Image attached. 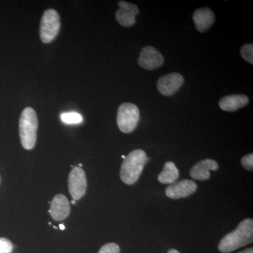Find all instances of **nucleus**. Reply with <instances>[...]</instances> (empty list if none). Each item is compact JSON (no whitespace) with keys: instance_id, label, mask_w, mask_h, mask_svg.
<instances>
[{"instance_id":"39448f33","label":"nucleus","mask_w":253,"mask_h":253,"mask_svg":"<svg viewBox=\"0 0 253 253\" xmlns=\"http://www.w3.org/2000/svg\"><path fill=\"white\" fill-rule=\"evenodd\" d=\"M61 28L59 14L56 10H46L42 16L40 37L43 43L48 44L56 39Z\"/></svg>"},{"instance_id":"2eb2a0df","label":"nucleus","mask_w":253,"mask_h":253,"mask_svg":"<svg viewBox=\"0 0 253 253\" xmlns=\"http://www.w3.org/2000/svg\"><path fill=\"white\" fill-rule=\"evenodd\" d=\"M116 18L118 23L124 27H131L136 23L135 15L125 10L118 9L116 12Z\"/></svg>"},{"instance_id":"393cba45","label":"nucleus","mask_w":253,"mask_h":253,"mask_svg":"<svg viewBox=\"0 0 253 253\" xmlns=\"http://www.w3.org/2000/svg\"><path fill=\"white\" fill-rule=\"evenodd\" d=\"M71 204H76V201H75V200H73V201H71Z\"/></svg>"},{"instance_id":"ddd939ff","label":"nucleus","mask_w":253,"mask_h":253,"mask_svg":"<svg viewBox=\"0 0 253 253\" xmlns=\"http://www.w3.org/2000/svg\"><path fill=\"white\" fill-rule=\"evenodd\" d=\"M249 102V99L246 95L232 94L221 98L219 101V106L222 111L234 112L247 106Z\"/></svg>"},{"instance_id":"f8f14e48","label":"nucleus","mask_w":253,"mask_h":253,"mask_svg":"<svg viewBox=\"0 0 253 253\" xmlns=\"http://www.w3.org/2000/svg\"><path fill=\"white\" fill-rule=\"evenodd\" d=\"M219 169V165L214 160L206 159L200 161L191 168L190 176L197 180H207L211 177V171H216Z\"/></svg>"},{"instance_id":"412c9836","label":"nucleus","mask_w":253,"mask_h":253,"mask_svg":"<svg viewBox=\"0 0 253 253\" xmlns=\"http://www.w3.org/2000/svg\"><path fill=\"white\" fill-rule=\"evenodd\" d=\"M241 165L247 170H253V154H249L241 158Z\"/></svg>"},{"instance_id":"4468645a","label":"nucleus","mask_w":253,"mask_h":253,"mask_svg":"<svg viewBox=\"0 0 253 253\" xmlns=\"http://www.w3.org/2000/svg\"><path fill=\"white\" fill-rule=\"evenodd\" d=\"M179 172L174 163L169 161L165 164L164 168L161 174L158 175V179L161 184H173L176 182L179 178Z\"/></svg>"},{"instance_id":"4be33fe9","label":"nucleus","mask_w":253,"mask_h":253,"mask_svg":"<svg viewBox=\"0 0 253 253\" xmlns=\"http://www.w3.org/2000/svg\"><path fill=\"white\" fill-rule=\"evenodd\" d=\"M238 253H253V248H250V249L244 250V251H241V252Z\"/></svg>"},{"instance_id":"9b49d317","label":"nucleus","mask_w":253,"mask_h":253,"mask_svg":"<svg viewBox=\"0 0 253 253\" xmlns=\"http://www.w3.org/2000/svg\"><path fill=\"white\" fill-rule=\"evenodd\" d=\"M193 21L197 31L200 33H205L212 27L215 21V16L210 8H199L193 14Z\"/></svg>"},{"instance_id":"9d476101","label":"nucleus","mask_w":253,"mask_h":253,"mask_svg":"<svg viewBox=\"0 0 253 253\" xmlns=\"http://www.w3.org/2000/svg\"><path fill=\"white\" fill-rule=\"evenodd\" d=\"M71 211L69 201L66 196L57 194L54 196L51 203L49 213L56 221H62L68 217Z\"/></svg>"},{"instance_id":"a878e982","label":"nucleus","mask_w":253,"mask_h":253,"mask_svg":"<svg viewBox=\"0 0 253 253\" xmlns=\"http://www.w3.org/2000/svg\"><path fill=\"white\" fill-rule=\"evenodd\" d=\"M122 158H123V159H125V158H126V156H122Z\"/></svg>"},{"instance_id":"b1692460","label":"nucleus","mask_w":253,"mask_h":253,"mask_svg":"<svg viewBox=\"0 0 253 253\" xmlns=\"http://www.w3.org/2000/svg\"><path fill=\"white\" fill-rule=\"evenodd\" d=\"M59 229H61V230H64V229H65V226L63 225V224H60V225H59Z\"/></svg>"},{"instance_id":"dca6fc26","label":"nucleus","mask_w":253,"mask_h":253,"mask_svg":"<svg viewBox=\"0 0 253 253\" xmlns=\"http://www.w3.org/2000/svg\"><path fill=\"white\" fill-rule=\"evenodd\" d=\"M61 118L63 122L66 124H78L83 121L81 115L75 112L63 113Z\"/></svg>"},{"instance_id":"6ab92c4d","label":"nucleus","mask_w":253,"mask_h":253,"mask_svg":"<svg viewBox=\"0 0 253 253\" xmlns=\"http://www.w3.org/2000/svg\"><path fill=\"white\" fill-rule=\"evenodd\" d=\"M14 246L9 239L0 238V253H11Z\"/></svg>"},{"instance_id":"20e7f679","label":"nucleus","mask_w":253,"mask_h":253,"mask_svg":"<svg viewBox=\"0 0 253 253\" xmlns=\"http://www.w3.org/2000/svg\"><path fill=\"white\" fill-rule=\"evenodd\" d=\"M140 118L139 108L131 103H123L119 106L117 113V124L120 130L126 134L136 129Z\"/></svg>"},{"instance_id":"bb28decb","label":"nucleus","mask_w":253,"mask_h":253,"mask_svg":"<svg viewBox=\"0 0 253 253\" xmlns=\"http://www.w3.org/2000/svg\"><path fill=\"white\" fill-rule=\"evenodd\" d=\"M79 166H80V167H82V166H83V165H82V164H79Z\"/></svg>"},{"instance_id":"aec40b11","label":"nucleus","mask_w":253,"mask_h":253,"mask_svg":"<svg viewBox=\"0 0 253 253\" xmlns=\"http://www.w3.org/2000/svg\"><path fill=\"white\" fill-rule=\"evenodd\" d=\"M121 249L119 246L115 243H109L103 246L98 253H120Z\"/></svg>"},{"instance_id":"1a4fd4ad","label":"nucleus","mask_w":253,"mask_h":253,"mask_svg":"<svg viewBox=\"0 0 253 253\" xmlns=\"http://www.w3.org/2000/svg\"><path fill=\"white\" fill-rule=\"evenodd\" d=\"M197 184L190 179H183L177 182L173 183L166 189V194L172 199H179L189 197L196 192Z\"/></svg>"},{"instance_id":"423d86ee","label":"nucleus","mask_w":253,"mask_h":253,"mask_svg":"<svg viewBox=\"0 0 253 253\" xmlns=\"http://www.w3.org/2000/svg\"><path fill=\"white\" fill-rule=\"evenodd\" d=\"M86 174L80 167H74L68 176V189L73 200L81 199L85 194L86 191Z\"/></svg>"},{"instance_id":"6e6552de","label":"nucleus","mask_w":253,"mask_h":253,"mask_svg":"<svg viewBox=\"0 0 253 253\" xmlns=\"http://www.w3.org/2000/svg\"><path fill=\"white\" fill-rule=\"evenodd\" d=\"M184 81L183 76L178 73L161 76L157 82L158 90L164 96H171L180 89Z\"/></svg>"},{"instance_id":"7ed1b4c3","label":"nucleus","mask_w":253,"mask_h":253,"mask_svg":"<svg viewBox=\"0 0 253 253\" xmlns=\"http://www.w3.org/2000/svg\"><path fill=\"white\" fill-rule=\"evenodd\" d=\"M38 128V116L35 110L31 107L23 109L19 120V135L25 149L31 150L36 146Z\"/></svg>"},{"instance_id":"5701e85b","label":"nucleus","mask_w":253,"mask_h":253,"mask_svg":"<svg viewBox=\"0 0 253 253\" xmlns=\"http://www.w3.org/2000/svg\"><path fill=\"white\" fill-rule=\"evenodd\" d=\"M168 253H180L179 251H176L175 249H170L168 251Z\"/></svg>"},{"instance_id":"0eeeda50","label":"nucleus","mask_w":253,"mask_h":253,"mask_svg":"<svg viewBox=\"0 0 253 253\" xmlns=\"http://www.w3.org/2000/svg\"><path fill=\"white\" fill-rule=\"evenodd\" d=\"M164 63V57L156 48L146 46L141 49L138 63L144 69L152 71L161 67Z\"/></svg>"},{"instance_id":"f3484780","label":"nucleus","mask_w":253,"mask_h":253,"mask_svg":"<svg viewBox=\"0 0 253 253\" xmlns=\"http://www.w3.org/2000/svg\"><path fill=\"white\" fill-rule=\"evenodd\" d=\"M241 55L245 61L253 64V44H246L241 49Z\"/></svg>"},{"instance_id":"f257e3e1","label":"nucleus","mask_w":253,"mask_h":253,"mask_svg":"<svg viewBox=\"0 0 253 253\" xmlns=\"http://www.w3.org/2000/svg\"><path fill=\"white\" fill-rule=\"evenodd\" d=\"M253 241V220L247 218L239 223L234 231L222 238L218 249L222 253H229L252 244Z\"/></svg>"},{"instance_id":"a211bd4d","label":"nucleus","mask_w":253,"mask_h":253,"mask_svg":"<svg viewBox=\"0 0 253 253\" xmlns=\"http://www.w3.org/2000/svg\"><path fill=\"white\" fill-rule=\"evenodd\" d=\"M118 6H119L120 9L125 10V11L135 15V16L139 14V8L135 4H132V3L126 2V1H118Z\"/></svg>"},{"instance_id":"f03ea898","label":"nucleus","mask_w":253,"mask_h":253,"mask_svg":"<svg viewBox=\"0 0 253 253\" xmlns=\"http://www.w3.org/2000/svg\"><path fill=\"white\" fill-rule=\"evenodd\" d=\"M149 158L143 150L136 149L126 156L121 165L120 176L125 184L132 185L135 184Z\"/></svg>"}]
</instances>
